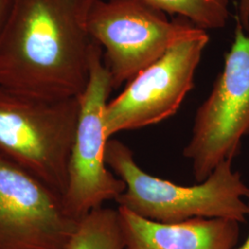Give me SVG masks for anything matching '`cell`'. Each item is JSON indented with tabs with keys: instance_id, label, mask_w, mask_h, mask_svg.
Returning a JSON list of instances; mask_svg holds the SVG:
<instances>
[{
	"instance_id": "6da1fadb",
	"label": "cell",
	"mask_w": 249,
	"mask_h": 249,
	"mask_svg": "<svg viewBox=\"0 0 249 249\" xmlns=\"http://www.w3.org/2000/svg\"><path fill=\"white\" fill-rule=\"evenodd\" d=\"M89 7L11 0L0 33V88L47 101L79 97L89 80Z\"/></svg>"
},
{
	"instance_id": "7a4b0ae2",
	"label": "cell",
	"mask_w": 249,
	"mask_h": 249,
	"mask_svg": "<svg viewBox=\"0 0 249 249\" xmlns=\"http://www.w3.org/2000/svg\"><path fill=\"white\" fill-rule=\"evenodd\" d=\"M108 168L124 182L116 199L142 218L159 223H180L195 218H223L244 223L248 217L249 187L232 160L221 162L212 174L193 186H182L151 176L142 169L124 143L110 139L107 145Z\"/></svg>"
},
{
	"instance_id": "3957f363",
	"label": "cell",
	"mask_w": 249,
	"mask_h": 249,
	"mask_svg": "<svg viewBox=\"0 0 249 249\" xmlns=\"http://www.w3.org/2000/svg\"><path fill=\"white\" fill-rule=\"evenodd\" d=\"M79 110L78 97L47 101L0 88V156L63 196Z\"/></svg>"
},
{
	"instance_id": "277c9868",
	"label": "cell",
	"mask_w": 249,
	"mask_h": 249,
	"mask_svg": "<svg viewBox=\"0 0 249 249\" xmlns=\"http://www.w3.org/2000/svg\"><path fill=\"white\" fill-rule=\"evenodd\" d=\"M85 22L91 40L106 50L104 61L113 89L130 81L179 41L201 31L186 18L170 20L143 0H92Z\"/></svg>"
},
{
	"instance_id": "5b68a950",
	"label": "cell",
	"mask_w": 249,
	"mask_h": 249,
	"mask_svg": "<svg viewBox=\"0 0 249 249\" xmlns=\"http://www.w3.org/2000/svg\"><path fill=\"white\" fill-rule=\"evenodd\" d=\"M249 135V33L235 17L234 37L223 71L209 96L196 110L184 157L191 162L196 182H202L221 162L232 160Z\"/></svg>"
},
{
	"instance_id": "8992f818",
	"label": "cell",
	"mask_w": 249,
	"mask_h": 249,
	"mask_svg": "<svg viewBox=\"0 0 249 249\" xmlns=\"http://www.w3.org/2000/svg\"><path fill=\"white\" fill-rule=\"evenodd\" d=\"M101 45L92 41L89 80L78 97L79 117L70 155L68 182L62 196L65 210L80 221L91 211L116 200L124 191V182L108 168V141L105 113L113 90L112 79L104 61Z\"/></svg>"
},
{
	"instance_id": "52a82bcc",
	"label": "cell",
	"mask_w": 249,
	"mask_h": 249,
	"mask_svg": "<svg viewBox=\"0 0 249 249\" xmlns=\"http://www.w3.org/2000/svg\"><path fill=\"white\" fill-rule=\"evenodd\" d=\"M209 41L203 30L179 41L128 81L124 90L107 104V137L158 124L174 116L194 87L195 73Z\"/></svg>"
},
{
	"instance_id": "ba28073f",
	"label": "cell",
	"mask_w": 249,
	"mask_h": 249,
	"mask_svg": "<svg viewBox=\"0 0 249 249\" xmlns=\"http://www.w3.org/2000/svg\"><path fill=\"white\" fill-rule=\"evenodd\" d=\"M79 223L62 196L0 156V249H67Z\"/></svg>"
},
{
	"instance_id": "9c48e42d",
	"label": "cell",
	"mask_w": 249,
	"mask_h": 249,
	"mask_svg": "<svg viewBox=\"0 0 249 249\" xmlns=\"http://www.w3.org/2000/svg\"><path fill=\"white\" fill-rule=\"evenodd\" d=\"M125 249H234L240 223L223 218H195L174 223L142 218L117 209Z\"/></svg>"
},
{
	"instance_id": "30bf717a",
	"label": "cell",
	"mask_w": 249,
	"mask_h": 249,
	"mask_svg": "<svg viewBox=\"0 0 249 249\" xmlns=\"http://www.w3.org/2000/svg\"><path fill=\"white\" fill-rule=\"evenodd\" d=\"M67 249H125L117 210L100 207L84 216Z\"/></svg>"
},
{
	"instance_id": "8fae6325",
	"label": "cell",
	"mask_w": 249,
	"mask_h": 249,
	"mask_svg": "<svg viewBox=\"0 0 249 249\" xmlns=\"http://www.w3.org/2000/svg\"><path fill=\"white\" fill-rule=\"evenodd\" d=\"M164 13L177 14L204 30L225 27L229 18L230 0H143Z\"/></svg>"
},
{
	"instance_id": "7c38bea8",
	"label": "cell",
	"mask_w": 249,
	"mask_h": 249,
	"mask_svg": "<svg viewBox=\"0 0 249 249\" xmlns=\"http://www.w3.org/2000/svg\"><path fill=\"white\" fill-rule=\"evenodd\" d=\"M236 18L240 20L244 29L249 33V0H237Z\"/></svg>"
},
{
	"instance_id": "4fadbf2b",
	"label": "cell",
	"mask_w": 249,
	"mask_h": 249,
	"mask_svg": "<svg viewBox=\"0 0 249 249\" xmlns=\"http://www.w3.org/2000/svg\"><path fill=\"white\" fill-rule=\"evenodd\" d=\"M11 0H0V33L9 12Z\"/></svg>"
},
{
	"instance_id": "5bb4252c",
	"label": "cell",
	"mask_w": 249,
	"mask_h": 249,
	"mask_svg": "<svg viewBox=\"0 0 249 249\" xmlns=\"http://www.w3.org/2000/svg\"><path fill=\"white\" fill-rule=\"evenodd\" d=\"M248 206H249V212H248V217H249V198L248 199ZM234 249H249V232L248 237H247V240L245 241L240 247H236Z\"/></svg>"
},
{
	"instance_id": "9a60e30c",
	"label": "cell",
	"mask_w": 249,
	"mask_h": 249,
	"mask_svg": "<svg viewBox=\"0 0 249 249\" xmlns=\"http://www.w3.org/2000/svg\"><path fill=\"white\" fill-rule=\"evenodd\" d=\"M75 1L79 2L81 5L87 6V7H89V5H90V3L92 2V0H75Z\"/></svg>"
}]
</instances>
